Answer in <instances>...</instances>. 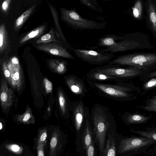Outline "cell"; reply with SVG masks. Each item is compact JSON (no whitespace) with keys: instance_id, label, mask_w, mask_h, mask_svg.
Instances as JSON below:
<instances>
[{"instance_id":"cell-2","label":"cell","mask_w":156,"mask_h":156,"mask_svg":"<svg viewBox=\"0 0 156 156\" xmlns=\"http://www.w3.org/2000/svg\"><path fill=\"white\" fill-rule=\"evenodd\" d=\"M87 80L96 94L116 101H131L142 95L140 87L129 81L104 83Z\"/></svg>"},{"instance_id":"cell-22","label":"cell","mask_w":156,"mask_h":156,"mask_svg":"<svg viewBox=\"0 0 156 156\" xmlns=\"http://www.w3.org/2000/svg\"><path fill=\"white\" fill-rule=\"evenodd\" d=\"M9 46V40L5 25L3 23L0 25V56Z\"/></svg>"},{"instance_id":"cell-27","label":"cell","mask_w":156,"mask_h":156,"mask_svg":"<svg viewBox=\"0 0 156 156\" xmlns=\"http://www.w3.org/2000/svg\"><path fill=\"white\" fill-rule=\"evenodd\" d=\"M146 82L142 85V89L145 91H148L156 88V76L154 77L147 80Z\"/></svg>"},{"instance_id":"cell-8","label":"cell","mask_w":156,"mask_h":156,"mask_svg":"<svg viewBox=\"0 0 156 156\" xmlns=\"http://www.w3.org/2000/svg\"><path fill=\"white\" fill-rule=\"evenodd\" d=\"M76 56L84 61L92 65H102L111 60L115 55L108 52H100L97 50H83L69 48Z\"/></svg>"},{"instance_id":"cell-21","label":"cell","mask_w":156,"mask_h":156,"mask_svg":"<svg viewBox=\"0 0 156 156\" xmlns=\"http://www.w3.org/2000/svg\"><path fill=\"white\" fill-rule=\"evenodd\" d=\"M48 3L53 19L54 23L56 28L55 30L60 36L66 48H69L70 46L65 39L59 24L58 14V12L55 8L48 1Z\"/></svg>"},{"instance_id":"cell-37","label":"cell","mask_w":156,"mask_h":156,"mask_svg":"<svg viewBox=\"0 0 156 156\" xmlns=\"http://www.w3.org/2000/svg\"><path fill=\"white\" fill-rule=\"evenodd\" d=\"M47 134L46 133H43L41 135L40 139L41 141H44L47 137Z\"/></svg>"},{"instance_id":"cell-39","label":"cell","mask_w":156,"mask_h":156,"mask_svg":"<svg viewBox=\"0 0 156 156\" xmlns=\"http://www.w3.org/2000/svg\"><path fill=\"white\" fill-rule=\"evenodd\" d=\"M2 128V124L0 122V130Z\"/></svg>"},{"instance_id":"cell-23","label":"cell","mask_w":156,"mask_h":156,"mask_svg":"<svg viewBox=\"0 0 156 156\" xmlns=\"http://www.w3.org/2000/svg\"><path fill=\"white\" fill-rule=\"evenodd\" d=\"M35 8V5H32L16 19L13 25V28L15 31H18L21 29L26 20L34 12Z\"/></svg>"},{"instance_id":"cell-28","label":"cell","mask_w":156,"mask_h":156,"mask_svg":"<svg viewBox=\"0 0 156 156\" xmlns=\"http://www.w3.org/2000/svg\"><path fill=\"white\" fill-rule=\"evenodd\" d=\"M82 4L86 5L90 9L102 12L101 9L98 5L96 0H80Z\"/></svg>"},{"instance_id":"cell-25","label":"cell","mask_w":156,"mask_h":156,"mask_svg":"<svg viewBox=\"0 0 156 156\" xmlns=\"http://www.w3.org/2000/svg\"><path fill=\"white\" fill-rule=\"evenodd\" d=\"M15 121L23 124L32 123L33 121L30 109L27 107L26 111L22 114L16 115L14 117Z\"/></svg>"},{"instance_id":"cell-12","label":"cell","mask_w":156,"mask_h":156,"mask_svg":"<svg viewBox=\"0 0 156 156\" xmlns=\"http://www.w3.org/2000/svg\"><path fill=\"white\" fill-rule=\"evenodd\" d=\"M146 26L154 37H156V0H145Z\"/></svg>"},{"instance_id":"cell-40","label":"cell","mask_w":156,"mask_h":156,"mask_svg":"<svg viewBox=\"0 0 156 156\" xmlns=\"http://www.w3.org/2000/svg\"><path fill=\"white\" fill-rule=\"evenodd\" d=\"M102 0L104 1H115V0Z\"/></svg>"},{"instance_id":"cell-18","label":"cell","mask_w":156,"mask_h":156,"mask_svg":"<svg viewBox=\"0 0 156 156\" xmlns=\"http://www.w3.org/2000/svg\"><path fill=\"white\" fill-rule=\"evenodd\" d=\"M52 42H58L65 46L59 35L55 30L51 27L50 30L47 33L36 39L35 43L36 45L41 43H47Z\"/></svg>"},{"instance_id":"cell-34","label":"cell","mask_w":156,"mask_h":156,"mask_svg":"<svg viewBox=\"0 0 156 156\" xmlns=\"http://www.w3.org/2000/svg\"><path fill=\"white\" fill-rule=\"evenodd\" d=\"M59 99L60 106L63 110H64L65 99L64 97L62 96V94H60Z\"/></svg>"},{"instance_id":"cell-9","label":"cell","mask_w":156,"mask_h":156,"mask_svg":"<svg viewBox=\"0 0 156 156\" xmlns=\"http://www.w3.org/2000/svg\"><path fill=\"white\" fill-rule=\"evenodd\" d=\"M35 47L38 50L52 55L68 59L75 58L64 45L58 42H52L47 43H41L35 45Z\"/></svg>"},{"instance_id":"cell-31","label":"cell","mask_w":156,"mask_h":156,"mask_svg":"<svg viewBox=\"0 0 156 156\" xmlns=\"http://www.w3.org/2000/svg\"><path fill=\"white\" fill-rule=\"evenodd\" d=\"M12 0H3L0 7L2 12L4 14H7L9 9L11 2Z\"/></svg>"},{"instance_id":"cell-7","label":"cell","mask_w":156,"mask_h":156,"mask_svg":"<svg viewBox=\"0 0 156 156\" xmlns=\"http://www.w3.org/2000/svg\"><path fill=\"white\" fill-rule=\"evenodd\" d=\"M60 9L61 20L74 28L101 30L106 26V23L105 22H99L83 18L74 9L69 10L62 7Z\"/></svg>"},{"instance_id":"cell-1","label":"cell","mask_w":156,"mask_h":156,"mask_svg":"<svg viewBox=\"0 0 156 156\" xmlns=\"http://www.w3.org/2000/svg\"><path fill=\"white\" fill-rule=\"evenodd\" d=\"M91 119L94 140L99 156H102L108 134L116 130L115 118L108 107L96 104L93 108Z\"/></svg>"},{"instance_id":"cell-20","label":"cell","mask_w":156,"mask_h":156,"mask_svg":"<svg viewBox=\"0 0 156 156\" xmlns=\"http://www.w3.org/2000/svg\"><path fill=\"white\" fill-rule=\"evenodd\" d=\"M130 12L132 18L135 20L142 21L145 17L144 2V0H135Z\"/></svg>"},{"instance_id":"cell-13","label":"cell","mask_w":156,"mask_h":156,"mask_svg":"<svg viewBox=\"0 0 156 156\" xmlns=\"http://www.w3.org/2000/svg\"><path fill=\"white\" fill-rule=\"evenodd\" d=\"M152 118L151 114L142 113L139 112L132 113L126 112L121 116L124 123L128 126L145 123Z\"/></svg>"},{"instance_id":"cell-16","label":"cell","mask_w":156,"mask_h":156,"mask_svg":"<svg viewBox=\"0 0 156 156\" xmlns=\"http://www.w3.org/2000/svg\"><path fill=\"white\" fill-rule=\"evenodd\" d=\"M46 62L48 69L52 72L59 74H63L67 70V62L60 59L50 58Z\"/></svg>"},{"instance_id":"cell-11","label":"cell","mask_w":156,"mask_h":156,"mask_svg":"<svg viewBox=\"0 0 156 156\" xmlns=\"http://www.w3.org/2000/svg\"><path fill=\"white\" fill-rule=\"evenodd\" d=\"M14 95L12 90L9 88L5 80L2 78L0 87V102L3 112L8 114L14 103Z\"/></svg>"},{"instance_id":"cell-26","label":"cell","mask_w":156,"mask_h":156,"mask_svg":"<svg viewBox=\"0 0 156 156\" xmlns=\"http://www.w3.org/2000/svg\"><path fill=\"white\" fill-rule=\"evenodd\" d=\"M145 105H140L136 107L148 112H156V96L153 95L151 98H148L144 101Z\"/></svg>"},{"instance_id":"cell-33","label":"cell","mask_w":156,"mask_h":156,"mask_svg":"<svg viewBox=\"0 0 156 156\" xmlns=\"http://www.w3.org/2000/svg\"><path fill=\"white\" fill-rule=\"evenodd\" d=\"M43 83L45 90L47 93L51 92L52 90L53 84L52 82L46 78H44Z\"/></svg>"},{"instance_id":"cell-14","label":"cell","mask_w":156,"mask_h":156,"mask_svg":"<svg viewBox=\"0 0 156 156\" xmlns=\"http://www.w3.org/2000/svg\"><path fill=\"white\" fill-rule=\"evenodd\" d=\"M86 76L88 80L100 82L124 81L116 77L106 75L98 71L95 68L90 70L87 74Z\"/></svg>"},{"instance_id":"cell-3","label":"cell","mask_w":156,"mask_h":156,"mask_svg":"<svg viewBox=\"0 0 156 156\" xmlns=\"http://www.w3.org/2000/svg\"><path fill=\"white\" fill-rule=\"evenodd\" d=\"M156 141L142 137L133 135L130 136L118 134L116 146L118 156H132L145 153L152 154L156 146Z\"/></svg>"},{"instance_id":"cell-17","label":"cell","mask_w":156,"mask_h":156,"mask_svg":"<svg viewBox=\"0 0 156 156\" xmlns=\"http://www.w3.org/2000/svg\"><path fill=\"white\" fill-rule=\"evenodd\" d=\"M64 80L71 91L75 93L82 92L85 89V85L83 80L77 77L72 75L64 76Z\"/></svg>"},{"instance_id":"cell-24","label":"cell","mask_w":156,"mask_h":156,"mask_svg":"<svg viewBox=\"0 0 156 156\" xmlns=\"http://www.w3.org/2000/svg\"><path fill=\"white\" fill-rule=\"evenodd\" d=\"M129 131L137 134L140 136L156 141V129L154 127H145L144 130L131 129Z\"/></svg>"},{"instance_id":"cell-6","label":"cell","mask_w":156,"mask_h":156,"mask_svg":"<svg viewBox=\"0 0 156 156\" xmlns=\"http://www.w3.org/2000/svg\"><path fill=\"white\" fill-rule=\"evenodd\" d=\"M95 68L106 75L128 81L137 78L144 81L146 80L147 75L151 72L136 67L115 64H107Z\"/></svg>"},{"instance_id":"cell-5","label":"cell","mask_w":156,"mask_h":156,"mask_svg":"<svg viewBox=\"0 0 156 156\" xmlns=\"http://www.w3.org/2000/svg\"><path fill=\"white\" fill-rule=\"evenodd\" d=\"M107 64L135 67L152 72L156 69V54L143 52L124 54Z\"/></svg>"},{"instance_id":"cell-35","label":"cell","mask_w":156,"mask_h":156,"mask_svg":"<svg viewBox=\"0 0 156 156\" xmlns=\"http://www.w3.org/2000/svg\"><path fill=\"white\" fill-rule=\"evenodd\" d=\"M57 143V140L55 137H53L50 141V145L51 147L54 148L56 145Z\"/></svg>"},{"instance_id":"cell-30","label":"cell","mask_w":156,"mask_h":156,"mask_svg":"<svg viewBox=\"0 0 156 156\" xmlns=\"http://www.w3.org/2000/svg\"><path fill=\"white\" fill-rule=\"evenodd\" d=\"M96 143L94 140L92 141L87 148V154L88 156H94L97 155V152L98 151L95 146Z\"/></svg>"},{"instance_id":"cell-38","label":"cell","mask_w":156,"mask_h":156,"mask_svg":"<svg viewBox=\"0 0 156 156\" xmlns=\"http://www.w3.org/2000/svg\"><path fill=\"white\" fill-rule=\"evenodd\" d=\"M38 156H44V155L43 151L41 150H39L38 152Z\"/></svg>"},{"instance_id":"cell-36","label":"cell","mask_w":156,"mask_h":156,"mask_svg":"<svg viewBox=\"0 0 156 156\" xmlns=\"http://www.w3.org/2000/svg\"><path fill=\"white\" fill-rule=\"evenodd\" d=\"M76 119L78 123L81 124L83 120L82 115L80 113H77L76 115Z\"/></svg>"},{"instance_id":"cell-19","label":"cell","mask_w":156,"mask_h":156,"mask_svg":"<svg viewBox=\"0 0 156 156\" xmlns=\"http://www.w3.org/2000/svg\"><path fill=\"white\" fill-rule=\"evenodd\" d=\"M47 27V24L45 23L33 29L21 38L20 44H23L32 39L39 38L44 34Z\"/></svg>"},{"instance_id":"cell-4","label":"cell","mask_w":156,"mask_h":156,"mask_svg":"<svg viewBox=\"0 0 156 156\" xmlns=\"http://www.w3.org/2000/svg\"><path fill=\"white\" fill-rule=\"evenodd\" d=\"M149 37L141 32L127 34L123 36L116 35L114 44L108 48L99 49L101 52L113 54L138 49H152Z\"/></svg>"},{"instance_id":"cell-29","label":"cell","mask_w":156,"mask_h":156,"mask_svg":"<svg viewBox=\"0 0 156 156\" xmlns=\"http://www.w3.org/2000/svg\"><path fill=\"white\" fill-rule=\"evenodd\" d=\"M2 67L5 79L11 87L12 86V81L10 73L8 68L7 63L5 61L3 62Z\"/></svg>"},{"instance_id":"cell-15","label":"cell","mask_w":156,"mask_h":156,"mask_svg":"<svg viewBox=\"0 0 156 156\" xmlns=\"http://www.w3.org/2000/svg\"><path fill=\"white\" fill-rule=\"evenodd\" d=\"M118 134L116 130L108 134L102 156H118L116 146Z\"/></svg>"},{"instance_id":"cell-32","label":"cell","mask_w":156,"mask_h":156,"mask_svg":"<svg viewBox=\"0 0 156 156\" xmlns=\"http://www.w3.org/2000/svg\"><path fill=\"white\" fill-rule=\"evenodd\" d=\"M6 147L9 150L16 154H20L22 151V148L16 144L9 145Z\"/></svg>"},{"instance_id":"cell-10","label":"cell","mask_w":156,"mask_h":156,"mask_svg":"<svg viewBox=\"0 0 156 156\" xmlns=\"http://www.w3.org/2000/svg\"><path fill=\"white\" fill-rule=\"evenodd\" d=\"M7 64L12 79L11 87L20 92L22 89L23 77L19 60L17 57H14L10 60Z\"/></svg>"}]
</instances>
